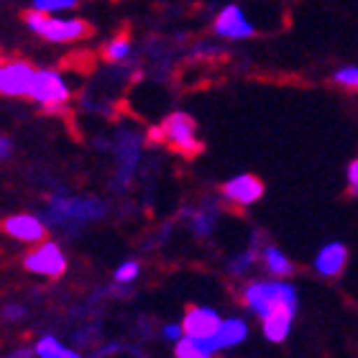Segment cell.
I'll use <instances>...</instances> for the list:
<instances>
[{
    "instance_id": "cell-25",
    "label": "cell",
    "mask_w": 358,
    "mask_h": 358,
    "mask_svg": "<svg viewBox=\"0 0 358 358\" xmlns=\"http://www.w3.org/2000/svg\"><path fill=\"white\" fill-rule=\"evenodd\" d=\"M348 187H351L353 194H358V159H353L348 164Z\"/></svg>"
},
{
    "instance_id": "cell-3",
    "label": "cell",
    "mask_w": 358,
    "mask_h": 358,
    "mask_svg": "<svg viewBox=\"0 0 358 358\" xmlns=\"http://www.w3.org/2000/svg\"><path fill=\"white\" fill-rule=\"evenodd\" d=\"M23 21L36 36L52 44H69V41H80L90 34V26L80 18H62L54 13H41L31 8L29 13L23 15Z\"/></svg>"
},
{
    "instance_id": "cell-6",
    "label": "cell",
    "mask_w": 358,
    "mask_h": 358,
    "mask_svg": "<svg viewBox=\"0 0 358 358\" xmlns=\"http://www.w3.org/2000/svg\"><path fill=\"white\" fill-rule=\"evenodd\" d=\"M31 100L46 110H59L69 100V85L57 69H36V80L31 90Z\"/></svg>"
},
{
    "instance_id": "cell-19",
    "label": "cell",
    "mask_w": 358,
    "mask_h": 358,
    "mask_svg": "<svg viewBox=\"0 0 358 358\" xmlns=\"http://www.w3.org/2000/svg\"><path fill=\"white\" fill-rule=\"evenodd\" d=\"M105 59L108 62H126L128 57H131V41H128V36H115L110 38L108 44H105Z\"/></svg>"
},
{
    "instance_id": "cell-18",
    "label": "cell",
    "mask_w": 358,
    "mask_h": 358,
    "mask_svg": "<svg viewBox=\"0 0 358 358\" xmlns=\"http://www.w3.org/2000/svg\"><path fill=\"white\" fill-rule=\"evenodd\" d=\"M215 353L210 351L202 341H194L189 336H182L174 343V358H213Z\"/></svg>"
},
{
    "instance_id": "cell-24",
    "label": "cell",
    "mask_w": 358,
    "mask_h": 358,
    "mask_svg": "<svg viewBox=\"0 0 358 358\" xmlns=\"http://www.w3.org/2000/svg\"><path fill=\"white\" fill-rule=\"evenodd\" d=\"M162 336H164L166 341L177 343L179 338L185 336V328H182V322H169V325H164V328H162Z\"/></svg>"
},
{
    "instance_id": "cell-12",
    "label": "cell",
    "mask_w": 358,
    "mask_h": 358,
    "mask_svg": "<svg viewBox=\"0 0 358 358\" xmlns=\"http://www.w3.org/2000/svg\"><path fill=\"white\" fill-rule=\"evenodd\" d=\"M138 159H141V138L131 131H123L118 136V179H123V185L136 177Z\"/></svg>"
},
{
    "instance_id": "cell-22",
    "label": "cell",
    "mask_w": 358,
    "mask_h": 358,
    "mask_svg": "<svg viewBox=\"0 0 358 358\" xmlns=\"http://www.w3.org/2000/svg\"><path fill=\"white\" fill-rule=\"evenodd\" d=\"M338 85H343V87H353L358 90V67H343L338 69L336 75H333Z\"/></svg>"
},
{
    "instance_id": "cell-15",
    "label": "cell",
    "mask_w": 358,
    "mask_h": 358,
    "mask_svg": "<svg viewBox=\"0 0 358 358\" xmlns=\"http://www.w3.org/2000/svg\"><path fill=\"white\" fill-rule=\"evenodd\" d=\"M294 315L297 313H274V315H268V317H264L262 330H264V336H266V341H271V343H284L292 330Z\"/></svg>"
},
{
    "instance_id": "cell-28",
    "label": "cell",
    "mask_w": 358,
    "mask_h": 358,
    "mask_svg": "<svg viewBox=\"0 0 358 358\" xmlns=\"http://www.w3.org/2000/svg\"><path fill=\"white\" fill-rule=\"evenodd\" d=\"M36 356V351H29V348H18V351H13L8 358H34Z\"/></svg>"
},
{
    "instance_id": "cell-17",
    "label": "cell",
    "mask_w": 358,
    "mask_h": 358,
    "mask_svg": "<svg viewBox=\"0 0 358 358\" xmlns=\"http://www.w3.org/2000/svg\"><path fill=\"white\" fill-rule=\"evenodd\" d=\"M34 351H36V358H83L77 351H72V348H67L64 343H59L54 336L38 338L36 345H34Z\"/></svg>"
},
{
    "instance_id": "cell-10",
    "label": "cell",
    "mask_w": 358,
    "mask_h": 358,
    "mask_svg": "<svg viewBox=\"0 0 358 358\" xmlns=\"http://www.w3.org/2000/svg\"><path fill=\"white\" fill-rule=\"evenodd\" d=\"M3 231L10 238L21 241V243H41L46 238V223L41 217L29 215V213H18V215H8L3 220Z\"/></svg>"
},
{
    "instance_id": "cell-1",
    "label": "cell",
    "mask_w": 358,
    "mask_h": 358,
    "mask_svg": "<svg viewBox=\"0 0 358 358\" xmlns=\"http://www.w3.org/2000/svg\"><path fill=\"white\" fill-rule=\"evenodd\" d=\"M243 302L259 320L274 313H297L299 307L297 289L289 282H251L243 289Z\"/></svg>"
},
{
    "instance_id": "cell-20",
    "label": "cell",
    "mask_w": 358,
    "mask_h": 358,
    "mask_svg": "<svg viewBox=\"0 0 358 358\" xmlns=\"http://www.w3.org/2000/svg\"><path fill=\"white\" fill-rule=\"evenodd\" d=\"M77 6V0H34L31 8L41 10V13H62V10H72Z\"/></svg>"
},
{
    "instance_id": "cell-4",
    "label": "cell",
    "mask_w": 358,
    "mask_h": 358,
    "mask_svg": "<svg viewBox=\"0 0 358 358\" xmlns=\"http://www.w3.org/2000/svg\"><path fill=\"white\" fill-rule=\"evenodd\" d=\"M151 136H159L157 141L169 143L174 151L185 154V157H197L202 151V141L197 138V123L189 113L177 110L172 115H166L164 123L154 128Z\"/></svg>"
},
{
    "instance_id": "cell-14",
    "label": "cell",
    "mask_w": 358,
    "mask_h": 358,
    "mask_svg": "<svg viewBox=\"0 0 358 358\" xmlns=\"http://www.w3.org/2000/svg\"><path fill=\"white\" fill-rule=\"evenodd\" d=\"M246 338H248L246 320H241V317H228V320H223V325H220V330L215 333V338L205 345H208L213 353H217V351H225V348H236V345H241Z\"/></svg>"
},
{
    "instance_id": "cell-5",
    "label": "cell",
    "mask_w": 358,
    "mask_h": 358,
    "mask_svg": "<svg viewBox=\"0 0 358 358\" xmlns=\"http://www.w3.org/2000/svg\"><path fill=\"white\" fill-rule=\"evenodd\" d=\"M23 266H26V271L36 276L59 279L67 271V256H64L59 243L41 241V243H36V248H31L29 254L23 256Z\"/></svg>"
},
{
    "instance_id": "cell-27",
    "label": "cell",
    "mask_w": 358,
    "mask_h": 358,
    "mask_svg": "<svg viewBox=\"0 0 358 358\" xmlns=\"http://www.w3.org/2000/svg\"><path fill=\"white\" fill-rule=\"evenodd\" d=\"M23 315H26V310H23V307H6V310H3V317H6V320H13V317H23Z\"/></svg>"
},
{
    "instance_id": "cell-7",
    "label": "cell",
    "mask_w": 358,
    "mask_h": 358,
    "mask_svg": "<svg viewBox=\"0 0 358 358\" xmlns=\"http://www.w3.org/2000/svg\"><path fill=\"white\" fill-rule=\"evenodd\" d=\"M34 80H36V67L29 62H0V95L3 97H31Z\"/></svg>"
},
{
    "instance_id": "cell-8",
    "label": "cell",
    "mask_w": 358,
    "mask_h": 358,
    "mask_svg": "<svg viewBox=\"0 0 358 358\" xmlns=\"http://www.w3.org/2000/svg\"><path fill=\"white\" fill-rule=\"evenodd\" d=\"M223 325V317L213 310V307L205 305H192L187 307L185 317H182V328H185V336L194 338V341H202V343H210L215 333Z\"/></svg>"
},
{
    "instance_id": "cell-2",
    "label": "cell",
    "mask_w": 358,
    "mask_h": 358,
    "mask_svg": "<svg viewBox=\"0 0 358 358\" xmlns=\"http://www.w3.org/2000/svg\"><path fill=\"white\" fill-rule=\"evenodd\" d=\"M105 215V205L95 197H54L46 208V220L57 228L77 231L80 225L95 223Z\"/></svg>"
},
{
    "instance_id": "cell-13",
    "label": "cell",
    "mask_w": 358,
    "mask_h": 358,
    "mask_svg": "<svg viewBox=\"0 0 358 358\" xmlns=\"http://www.w3.org/2000/svg\"><path fill=\"white\" fill-rule=\"evenodd\" d=\"M345 262H348V248H345L343 243L333 241V243H328V246H322L320 251H317L313 266H315V271L320 276H325V279H336L345 268Z\"/></svg>"
},
{
    "instance_id": "cell-11",
    "label": "cell",
    "mask_w": 358,
    "mask_h": 358,
    "mask_svg": "<svg viewBox=\"0 0 358 358\" xmlns=\"http://www.w3.org/2000/svg\"><path fill=\"white\" fill-rule=\"evenodd\" d=\"M223 197L236 205H254L264 197V182L254 174H238L223 185Z\"/></svg>"
},
{
    "instance_id": "cell-16",
    "label": "cell",
    "mask_w": 358,
    "mask_h": 358,
    "mask_svg": "<svg viewBox=\"0 0 358 358\" xmlns=\"http://www.w3.org/2000/svg\"><path fill=\"white\" fill-rule=\"evenodd\" d=\"M262 262H264V266H266V271L274 276V279H287V276L294 274V264L289 262V256L284 254V251H279L276 246L264 248Z\"/></svg>"
},
{
    "instance_id": "cell-26",
    "label": "cell",
    "mask_w": 358,
    "mask_h": 358,
    "mask_svg": "<svg viewBox=\"0 0 358 358\" xmlns=\"http://www.w3.org/2000/svg\"><path fill=\"white\" fill-rule=\"evenodd\" d=\"M10 154H13V143H10V138L0 136V159H8Z\"/></svg>"
},
{
    "instance_id": "cell-9",
    "label": "cell",
    "mask_w": 358,
    "mask_h": 358,
    "mask_svg": "<svg viewBox=\"0 0 358 358\" xmlns=\"http://www.w3.org/2000/svg\"><path fill=\"white\" fill-rule=\"evenodd\" d=\"M213 29L220 38H228V41H243V38H251L256 34L254 23L248 21L246 13H243V8L231 3V6H225L220 13L215 15V23H213Z\"/></svg>"
},
{
    "instance_id": "cell-23",
    "label": "cell",
    "mask_w": 358,
    "mask_h": 358,
    "mask_svg": "<svg viewBox=\"0 0 358 358\" xmlns=\"http://www.w3.org/2000/svg\"><path fill=\"white\" fill-rule=\"evenodd\" d=\"M254 259H256L254 251H246V254L238 256V259H236V262L231 264V271H233V274H243V271H246V268L251 266V264H254Z\"/></svg>"
},
{
    "instance_id": "cell-21",
    "label": "cell",
    "mask_w": 358,
    "mask_h": 358,
    "mask_svg": "<svg viewBox=\"0 0 358 358\" xmlns=\"http://www.w3.org/2000/svg\"><path fill=\"white\" fill-rule=\"evenodd\" d=\"M138 271H141V266H138V262H126V264H120L118 268H115V284H131L136 282V276H138Z\"/></svg>"
}]
</instances>
